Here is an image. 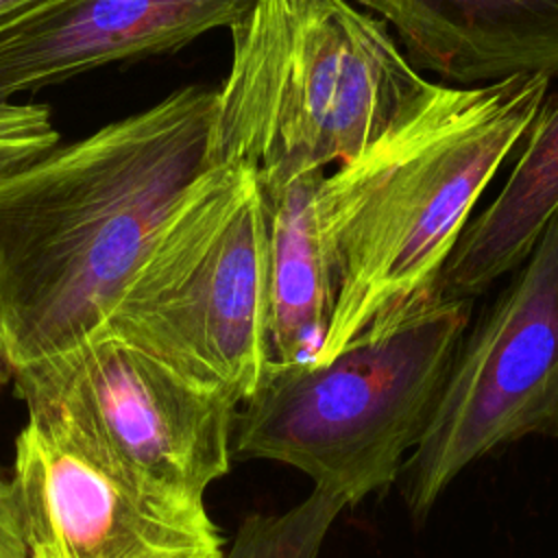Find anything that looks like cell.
<instances>
[{"mask_svg": "<svg viewBox=\"0 0 558 558\" xmlns=\"http://www.w3.org/2000/svg\"><path fill=\"white\" fill-rule=\"evenodd\" d=\"M216 89L192 83L0 177V357L98 333L177 194L205 168Z\"/></svg>", "mask_w": 558, "mask_h": 558, "instance_id": "cell-1", "label": "cell"}, {"mask_svg": "<svg viewBox=\"0 0 558 558\" xmlns=\"http://www.w3.org/2000/svg\"><path fill=\"white\" fill-rule=\"evenodd\" d=\"M549 83L547 74L440 83L416 113L323 174L314 207L336 299L314 362L440 299L471 209L521 148Z\"/></svg>", "mask_w": 558, "mask_h": 558, "instance_id": "cell-2", "label": "cell"}, {"mask_svg": "<svg viewBox=\"0 0 558 558\" xmlns=\"http://www.w3.org/2000/svg\"><path fill=\"white\" fill-rule=\"evenodd\" d=\"M229 37L205 166H248L264 192L355 159L440 85L351 0H251Z\"/></svg>", "mask_w": 558, "mask_h": 558, "instance_id": "cell-3", "label": "cell"}, {"mask_svg": "<svg viewBox=\"0 0 558 558\" xmlns=\"http://www.w3.org/2000/svg\"><path fill=\"white\" fill-rule=\"evenodd\" d=\"M270 220L257 172L205 166L170 203L98 333L246 403L270 373Z\"/></svg>", "mask_w": 558, "mask_h": 558, "instance_id": "cell-4", "label": "cell"}, {"mask_svg": "<svg viewBox=\"0 0 558 558\" xmlns=\"http://www.w3.org/2000/svg\"><path fill=\"white\" fill-rule=\"evenodd\" d=\"M473 299H438L327 362L272 368L238 408L233 456L307 475L347 506L386 493L421 442Z\"/></svg>", "mask_w": 558, "mask_h": 558, "instance_id": "cell-5", "label": "cell"}, {"mask_svg": "<svg viewBox=\"0 0 558 558\" xmlns=\"http://www.w3.org/2000/svg\"><path fill=\"white\" fill-rule=\"evenodd\" d=\"M35 421L161 493L205 499L233 456L240 403L109 333L11 371Z\"/></svg>", "mask_w": 558, "mask_h": 558, "instance_id": "cell-6", "label": "cell"}, {"mask_svg": "<svg viewBox=\"0 0 558 558\" xmlns=\"http://www.w3.org/2000/svg\"><path fill=\"white\" fill-rule=\"evenodd\" d=\"M530 436L558 438V214L466 329L427 429L399 471L414 525L466 466Z\"/></svg>", "mask_w": 558, "mask_h": 558, "instance_id": "cell-7", "label": "cell"}, {"mask_svg": "<svg viewBox=\"0 0 558 558\" xmlns=\"http://www.w3.org/2000/svg\"><path fill=\"white\" fill-rule=\"evenodd\" d=\"M13 482L31 558H222L205 499L161 493L26 421Z\"/></svg>", "mask_w": 558, "mask_h": 558, "instance_id": "cell-8", "label": "cell"}, {"mask_svg": "<svg viewBox=\"0 0 558 558\" xmlns=\"http://www.w3.org/2000/svg\"><path fill=\"white\" fill-rule=\"evenodd\" d=\"M251 0H68L0 33V100L185 48Z\"/></svg>", "mask_w": 558, "mask_h": 558, "instance_id": "cell-9", "label": "cell"}, {"mask_svg": "<svg viewBox=\"0 0 558 558\" xmlns=\"http://www.w3.org/2000/svg\"><path fill=\"white\" fill-rule=\"evenodd\" d=\"M377 15L418 72L475 87L558 74V0H353Z\"/></svg>", "mask_w": 558, "mask_h": 558, "instance_id": "cell-10", "label": "cell"}, {"mask_svg": "<svg viewBox=\"0 0 558 558\" xmlns=\"http://www.w3.org/2000/svg\"><path fill=\"white\" fill-rule=\"evenodd\" d=\"M558 214V89L545 98L499 194L469 220L440 277V299H475L514 272Z\"/></svg>", "mask_w": 558, "mask_h": 558, "instance_id": "cell-11", "label": "cell"}, {"mask_svg": "<svg viewBox=\"0 0 558 558\" xmlns=\"http://www.w3.org/2000/svg\"><path fill=\"white\" fill-rule=\"evenodd\" d=\"M325 170L264 192L270 220V371L314 362L333 312V281L314 194Z\"/></svg>", "mask_w": 558, "mask_h": 558, "instance_id": "cell-12", "label": "cell"}, {"mask_svg": "<svg viewBox=\"0 0 558 558\" xmlns=\"http://www.w3.org/2000/svg\"><path fill=\"white\" fill-rule=\"evenodd\" d=\"M347 508L333 493H312L279 514L246 517L222 558H320L325 538Z\"/></svg>", "mask_w": 558, "mask_h": 558, "instance_id": "cell-13", "label": "cell"}, {"mask_svg": "<svg viewBox=\"0 0 558 558\" xmlns=\"http://www.w3.org/2000/svg\"><path fill=\"white\" fill-rule=\"evenodd\" d=\"M59 144L48 105L0 100V177L37 161Z\"/></svg>", "mask_w": 558, "mask_h": 558, "instance_id": "cell-14", "label": "cell"}, {"mask_svg": "<svg viewBox=\"0 0 558 558\" xmlns=\"http://www.w3.org/2000/svg\"><path fill=\"white\" fill-rule=\"evenodd\" d=\"M0 558H31L13 475L0 466Z\"/></svg>", "mask_w": 558, "mask_h": 558, "instance_id": "cell-15", "label": "cell"}, {"mask_svg": "<svg viewBox=\"0 0 558 558\" xmlns=\"http://www.w3.org/2000/svg\"><path fill=\"white\" fill-rule=\"evenodd\" d=\"M68 0H0V33Z\"/></svg>", "mask_w": 558, "mask_h": 558, "instance_id": "cell-16", "label": "cell"}, {"mask_svg": "<svg viewBox=\"0 0 558 558\" xmlns=\"http://www.w3.org/2000/svg\"><path fill=\"white\" fill-rule=\"evenodd\" d=\"M0 366H4V364H2V357H0ZM0 384H2V368H0Z\"/></svg>", "mask_w": 558, "mask_h": 558, "instance_id": "cell-17", "label": "cell"}]
</instances>
